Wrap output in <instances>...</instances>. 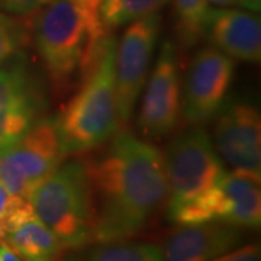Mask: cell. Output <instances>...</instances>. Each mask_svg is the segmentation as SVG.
<instances>
[{"instance_id":"obj_1","label":"cell","mask_w":261,"mask_h":261,"mask_svg":"<svg viewBox=\"0 0 261 261\" xmlns=\"http://www.w3.org/2000/svg\"><path fill=\"white\" fill-rule=\"evenodd\" d=\"M92 206V241L121 243L134 237L167 199L164 155L126 130L83 161Z\"/></svg>"},{"instance_id":"obj_2","label":"cell","mask_w":261,"mask_h":261,"mask_svg":"<svg viewBox=\"0 0 261 261\" xmlns=\"http://www.w3.org/2000/svg\"><path fill=\"white\" fill-rule=\"evenodd\" d=\"M34 20L37 51L56 93L68 90L77 70L93 64L108 35L99 15L79 0H49Z\"/></svg>"},{"instance_id":"obj_3","label":"cell","mask_w":261,"mask_h":261,"mask_svg":"<svg viewBox=\"0 0 261 261\" xmlns=\"http://www.w3.org/2000/svg\"><path fill=\"white\" fill-rule=\"evenodd\" d=\"M115 49L116 41L108 34L96 61L83 75L79 92L57 116V126L67 155L97 148L119 129Z\"/></svg>"},{"instance_id":"obj_4","label":"cell","mask_w":261,"mask_h":261,"mask_svg":"<svg viewBox=\"0 0 261 261\" xmlns=\"http://www.w3.org/2000/svg\"><path fill=\"white\" fill-rule=\"evenodd\" d=\"M28 202L63 248L92 243L90 193L82 160L61 163L34 189Z\"/></svg>"},{"instance_id":"obj_5","label":"cell","mask_w":261,"mask_h":261,"mask_svg":"<svg viewBox=\"0 0 261 261\" xmlns=\"http://www.w3.org/2000/svg\"><path fill=\"white\" fill-rule=\"evenodd\" d=\"M164 163L167 216L205 195L226 173L214 142L202 128L186 130L171 141Z\"/></svg>"},{"instance_id":"obj_6","label":"cell","mask_w":261,"mask_h":261,"mask_svg":"<svg viewBox=\"0 0 261 261\" xmlns=\"http://www.w3.org/2000/svg\"><path fill=\"white\" fill-rule=\"evenodd\" d=\"M65 157L57 118L44 116L16 144L0 152V181L10 195L28 200Z\"/></svg>"},{"instance_id":"obj_7","label":"cell","mask_w":261,"mask_h":261,"mask_svg":"<svg viewBox=\"0 0 261 261\" xmlns=\"http://www.w3.org/2000/svg\"><path fill=\"white\" fill-rule=\"evenodd\" d=\"M45 86L23 53L0 67V152L47 116Z\"/></svg>"},{"instance_id":"obj_8","label":"cell","mask_w":261,"mask_h":261,"mask_svg":"<svg viewBox=\"0 0 261 261\" xmlns=\"http://www.w3.org/2000/svg\"><path fill=\"white\" fill-rule=\"evenodd\" d=\"M168 219L177 225L218 221L238 228H258L261 222L260 181L226 171L211 190L168 215Z\"/></svg>"},{"instance_id":"obj_9","label":"cell","mask_w":261,"mask_h":261,"mask_svg":"<svg viewBox=\"0 0 261 261\" xmlns=\"http://www.w3.org/2000/svg\"><path fill=\"white\" fill-rule=\"evenodd\" d=\"M161 27L160 15L151 13L130 22L115 49V90L119 128L129 121L145 84Z\"/></svg>"},{"instance_id":"obj_10","label":"cell","mask_w":261,"mask_h":261,"mask_svg":"<svg viewBox=\"0 0 261 261\" xmlns=\"http://www.w3.org/2000/svg\"><path fill=\"white\" fill-rule=\"evenodd\" d=\"M235 64L216 48L196 53L187 68L180 112L190 125L212 121L224 106L232 84Z\"/></svg>"},{"instance_id":"obj_11","label":"cell","mask_w":261,"mask_h":261,"mask_svg":"<svg viewBox=\"0 0 261 261\" xmlns=\"http://www.w3.org/2000/svg\"><path fill=\"white\" fill-rule=\"evenodd\" d=\"M215 148L233 173L260 181L261 118L247 102H225L216 115Z\"/></svg>"},{"instance_id":"obj_12","label":"cell","mask_w":261,"mask_h":261,"mask_svg":"<svg viewBox=\"0 0 261 261\" xmlns=\"http://www.w3.org/2000/svg\"><path fill=\"white\" fill-rule=\"evenodd\" d=\"M180 71L176 47L166 41L151 73L141 103L138 123L144 135L160 138L177 126L180 118Z\"/></svg>"},{"instance_id":"obj_13","label":"cell","mask_w":261,"mask_h":261,"mask_svg":"<svg viewBox=\"0 0 261 261\" xmlns=\"http://www.w3.org/2000/svg\"><path fill=\"white\" fill-rule=\"evenodd\" d=\"M203 35L212 47L232 60L260 61L261 23L255 13L240 9H209Z\"/></svg>"},{"instance_id":"obj_14","label":"cell","mask_w":261,"mask_h":261,"mask_svg":"<svg viewBox=\"0 0 261 261\" xmlns=\"http://www.w3.org/2000/svg\"><path fill=\"white\" fill-rule=\"evenodd\" d=\"M241 240L238 226L225 222L178 225L163 247L164 261H212Z\"/></svg>"},{"instance_id":"obj_15","label":"cell","mask_w":261,"mask_h":261,"mask_svg":"<svg viewBox=\"0 0 261 261\" xmlns=\"http://www.w3.org/2000/svg\"><path fill=\"white\" fill-rule=\"evenodd\" d=\"M6 243L23 261H57L63 250L56 235L39 221L28 200L18 197L0 218Z\"/></svg>"},{"instance_id":"obj_16","label":"cell","mask_w":261,"mask_h":261,"mask_svg":"<svg viewBox=\"0 0 261 261\" xmlns=\"http://www.w3.org/2000/svg\"><path fill=\"white\" fill-rule=\"evenodd\" d=\"M168 0H103L99 19L108 32L137 19L155 13Z\"/></svg>"},{"instance_id":"obj_17","label":"cell","mask_w":261,"mask_h":261,"mask_svg":"<svg viewBox=\"0 0 261 261\" xmlns=\"http://www.w3.org/2000/svg\"><path fill=\"white\" fill-rule=\"evenodd\" d=\"M207 5V0H174L176 31L183 47H193L203 37Z\"/></svg>"},{"instance_id":"obj_18","label":"cell","mask_w":261,"mask_h":261,"mask_svg":"<svg viewBox=\"0 0 261 261\" xmlns=\"http://www.w3.org/2000/svg\"><path fill=\"white\" fill-rule=\"evenodd\" d=\"M89 261H164L157 245L148 243L102 244L96 248Z\"/></svg>"},{"instance_id":"obj_19","label":"cell","mask_w":261,"mask_h":261,"mask_svg":"<svg viewBox=\"0 0 261 261\" xmlns=\"http://www.w3.org/2000/svg\"><path fill=\"white\" fill-rule=\"evenodd\" d=\"M31 29L27 19L12 18L0 12V67L23 53L31 38Z\"/></svg>"},{"instance_id":"obj_20","label":"cell","mask_w":261,"mask_h":261,"mask_svg":"<svg viewBox=\"0 0 261 261\" xmlns=\"http://www.w3.org/2000/svg\"><path fill=\"white\" fill-rule=\"evenodd\" d=\"M49 0H0V9L18 15H32L42 9Z\"/></svg>"},{"instance_id":"obj_21","label":"cell","mask_w":261,"mask_h":261,"mask_svg":"<svg viewBox=\"0 0 261 261\" xmlns=\"http://www.w3.org/2000/svg\"><path fill=\"white\" fill-rule=\"evenodd\" d=\"M212 261H261V251L258 244H247L237 250H229Z\"/></svg>"},{"instance_id":"obj_22","label":"cell","mask_w":261,"mask_h":261,"mask_svg":"<svg viewBox=\"0 0 261 261\" xmlns=\"http://www.w3.org/2000/svg\"><path fill=\"white\" fill-rule=\"evenodd\" d=\"M16 196L10 195L9 192L6 190V187L2 185V181H0V218L2 216H5V214L9 211L12 205L16 202Z\"/></svg>"},{"instance_id":"obj_23","label":"cell","mask_w":261,"mask_h":261,"mask_svg":"<svg viewBox=\"0 0 261 261\" xmlns=\"http://www.w3.org/2000/svg\"><path fill=\"white\" fill-rule=\"evenodd\" d=\"M0 261H23L18 252H15L6 243H0Z\"/></svg>"},{"instance_id":"obj_24","label":"cell","mask_w":261,"mask_h":261,"mask_svg":"<svg viewBox=\"0 0 261 261\" xmlns=\"http://www.w3.org/2000/svg\"><path fill=\"white\" fill-rule=\"evenodd\" d=\"M235 5L251 10V12H260L261 9V0H237Z\"/></svg>"},{"instance_id":"obj_25","label":"cell","mask_w":261,"mask_h":261,"mask_svg":"<svg viewBox=\"0 0 261 261\" xmlns=\"http://www.w3.org/2000/svg\"><path fill=\"white\" fill-rule=\"evenodd\" d=\"M102 2L103 0H82L80 3H83L84 6H86V9L89 10V12L99 15V8H100Z\"/></svg>"},{"instance_id":"obj_26","label":"cell","mask_w":261,"mask_h":261,"mask_svg":"<svg viewBox=\"0 0 261 261\" xmlns=\"http://www.w3.org/2000/svg\"><path fill=\"white\" fill-rule=\"evenodd\" d=\"M237 0H207V3H212L215 6H221V8H226V6H231L235 5Z\"/></svg>"},{"instance_id":"obj_27","label":"cell","mask_w":261,"mask_h":261,"mask_svg":"<svg viewBox=\"0 0 261 261\" xmlns=\"http://www.w3.org/2000/svg\"><path fill=\"white\" fill-rule=\"evenodd\" d=\"M3 237H5V228H3V222L0 219V240H3Z\"/></svg>"},{"instance_id":"obj_28","label":"cell","mask_w":261,"mask_h":261,"mask_svg":"<svg viewBox=\"0 0 261 261\" xmlns=\"http://www.w3.org/2000/svg\"><path fill=\"white\" fill-rule=\"evenodd\" d=\"M0 243H2V240H0Z\"/></svg>"},{"instance_id":"obj_29","label":"cell","mask_w":261,"mask_h":261,"mask_svg":"<svg viewBox=\"0 0 261 261\" xmlns=\"http://www.w3.org/2000/svg\"><path fill=\"white\" fill-rule=\"evenodd\" d=\"M79 2H82V0H79Z\"/></svg>"}]
</instances>
